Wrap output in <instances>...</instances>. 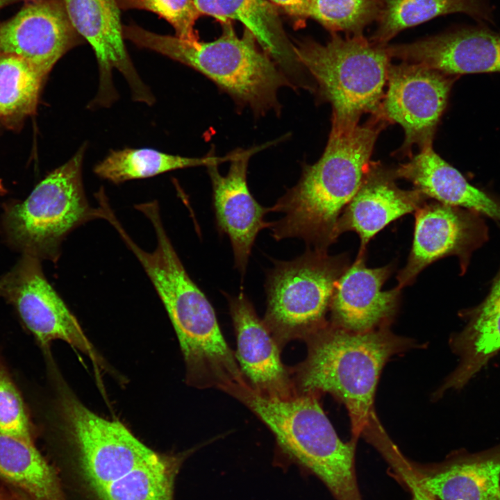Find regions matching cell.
Returning <instances> with one entry per match:
<instances>
[{"label": "cell", "mask_w": 500, "mask_h": 500, "mask_svg": "<svg viewBox=\"0 0 500 500\" xmlns=\"http://www.w3.org/2000/svg\"><path fill=\"white\" fill-rule=\"evenodd\" d=\"M0 478L33 500H66L56 472L35 444L1 432Z\"/></svg>", "instance_id": "d4e9b609"}, {"label": "cell", "mask_w": 500, "mask_h": 500, "mask_svg": "<svg viewBox=\"0 0 500 500\" xmlns=\"http://www.w3.org/2000/svg\"><path fill=\"white\" fill-rule=\"evenodd\" d=\"M456 76L415 63L390 64L387 91L376 115L402 126V151L432 144Z\"/></svg>", "instance_id": "8fae6325"}, {"label": "cell", "mask_w": 500, "mask_h": 500, "mask_svg": "<svg viewBox=\"0 0 500 500\" xmlns=\"http://www.w3.org/2000/svg\"><path fill=\"white\" fill-rule=\"evenodd\" d=\"M221 390L254 413L281 449L315 474L337 500H362L354 465L356 440L344 442L338 436L319 395L298 392L288 399L267 397L255 392L247 381Z\"/></svg>", "instance_id": "5b68a950"}, {"label": "cell", "mask_w": 500, "mask_h": 500, "mask_svg": "<svg viewBox=\"0 0 500 500\" xmlns=\"http://www.w3.org/2000/svg\"><path fill=\"white\" fill-rule=\"evenodd\" d=\"M0 297L12 303L23 323L43 347L63 340L101 364L78 320L45 277L40 259L24 253L0 278Z\"/></svg>", "instance_id": "30bf717a"}, {"label": "cell", "mask_w": 500, "mask_h": 500, "mask_svg": "<svg viewBox=\"0 0 500 500\" xmlns=\"http://www.w3.org/2000/svg\"><path fill=\"white\" fill-rule=\"evenodd\" d=\"M390 465L409 488L412 500H437L419 482L415 467L402 454L395 456Z\"/></svg>", "instance_id": "1f68e13d"}, {"label": "cell", "mask_w": 500, "mask_h": 500, "mask_svg": "<svg viewBox=\"0 0 500 500\" xmlns=\"http://www.w3.org/2000/svg\"><path fill=\"white\" fill-rule=\"evenodd\" d=\"M222 35L215 40L189 41L155 33L131 24L122 28L124 39L184 64L212 81L238 106L257 116L270 111L278 114V90L292 85L278 66L244 28L238 37L232 21L221 23Z\"/></svg>", "instance_id": "277c9868"}, {"label": "cell", "mask_w": 500, "mask_h": 500, "mask_svg": "<svg viewBox=\"0 0 500 500\" xmlns=\"http://www.w3.org/2000/svg\"><path fill=\"white\" fill-rule=\"evenodd\" d=\"M85 42L62 0L30 1L0 24V54L22 58L45 78L62 56Z\"/></svg>", "instance_id": "5bb4252c"}, {"label": "cell", "mask_w": 500, "mask_h": 500, "mask_svg": "<svg viewBox=\"0 0 500 500\" xmlns=\"http://www.w3.org/2000/svg\"><path fill=\"white\" fill-rule=\"evenodd\" d=\"M237 340L235 357L250 387L260 395L288 399L297 394L276 341L247 296L225 294Z\"/></svg>", "instance_id": "e0dca14e"}, {"label": "cell", "mask_w": 500, "mask_h": 500, "mask_svg": "<svg viewBox=\"0 0 500 500\" xmlns=\"http://www.w3.org/2000/svg\"><path fill=\"white\" fill-rule=\"evenodd\" d=\"M8 0H0V7L4 5Z\"/></svg>", "instance_id": "8d00e7d4"}, {"label": "cell", "mask_w": 500, "mask_h": 500, "mask_svg": "<svg viewBox=\"0 0 500 500\" xmlns=\"http://www.w3.org/2000/svg\"><path fill=\"white\" fill-rule=\"evenodd\" d=\"M274 142L248 149H239L230 161L228 173L222 175L218 165L207 167L212 185V206L217 228L226 235L232 247L235 267L242 277L258 234L270 228L272 222L265 216L271 207L260 205L251 193L247 184V168L251 157Z\"/></svg>", "instance_id": "4fadbf2b"}, {"label": "cell", "mask_w": 500, "mask_h": 500, "mask_svg": "<svg viewBox=\"0 0 500 500\" xmlns=\"http://www.w3.org/2000/svg\"><path fill=\"white\" fill-rule=\"evenodd\" d=\"M420 484L440 500H500V445L460 452L426 471L415 467Z\"/></svg>", "instance_id": "7402d4cb"}, {"label": "cell", "mask_w": 500, "mask_h": 500, "mask_svg": "<svg viewBox=\"0 0 500 500\" xmlns=\"http://www.w3.org/2000/svg\"><path fill=\"white\" fill-rule=\"evenodd\" d=\"M386 45L338 33L324 44L304 39L294 44L314 92L332 106L331 133L349 131L362 115L378 112L391 64Z\"/></svg>", "instance_id": "8992f818"}, {"label": "cell", "mask_w": 500, "mask_h": 500, "mask_svg": "<svg viewBox=\"0 0 500 500\" xmlns=\"http://www.w3.org/2000/svg\"><path fill=\"white\" fill-rule=\"evenodd\" d=\"M58 411L60 428L73 442L94 492L128 473L155 453L124 424L97 415L71 395L60 396Z\"/></svg>", "instance_id": "9c48e42d"}, {"label": "cell", "mask_w": 500, "mask_h": 500, "mask_svg": "<svg viewBox=\"0 0 500 500\" xmlns=\"http://www.w3.org/2000/svg\"><path fill=\"white\" fill-rule=\"evenodd\" d=\"M379 3L376 27L369 40L381 45L403 30L448 14L462 13L478 24L495 25L489 0H379Z\"/></svg>", "instance_id": "cb8c5ba5"}, {"label": "cell", "mask_w": 500, "mask_h": 500, "mask_svg": "<svg viewBox=\"0 0 500 500\" xmlns=\"http://www.w3.org/2000/svg\"><path fill=\"white\" fill-rule=\"evenodd\" d=\"M85 151L83 145L71 159L40 181L23 202L6 211V235L24 253L56 262L67 236L100 218L99 208L90 206L84 190Z\"/></svg>", "instance_id": "52a82bcc"}, {"label": "cell", "mask_w": 500, "mask_h": 500, "mask_svg": "<svg viewBox=\"0 0 500 500\" xmlns=\"http://www.w3.org/2000/svg\"><path fill=\"white\" fill-rule=\"evenodd\" d=\"M119 9L144 10L169 22L176 36L185 40H199L194 25L201 15L194 0H115Z\"/></svg>", "instance_id": "f546056e"}, {"label": "cell", "mask_w": 500, "mask_h": 500, "mask_svg": "<svg viewBox=\"0 0 500 500\" xmlns=\"http://www.w3.org/2000/svg\"><path fill=\"white\" fill-rule=\"evenodd\" d=\"M394 172L372 165L360 189L339 218L336 235L356 232L360 240L358 255L366 254L369 242L388 224L415 212L427 197L419 190L399 188Z\"/></svg>", "instance_id": "d6986e66"}, {"label": "cell", "mask_w": 500, "mask_h": 500, "mask_svg": "<svg viewBox=\"0 0 500 500\" xmlns=\"http://www.w3.org/2000/svg\"><path fill=\"white\" fill-rule=\"evenodd\" d=\"M17 500H33L26 494H21L18 497Z\"/></svg>", "instance_id": "e575fe53"}, {"label": "cell", "mask_w": 500, "mask_h": 500, "mask_svg": "<svg viewBox=\"0 0 500 500\" xmlns=\"http://www.w3.org/2000/svg\"><path fill=\"white\" fill-rule=\"evenodd\" d=\"M201 15L220 23L238 20L278 66L292 88L311 90L312 82L288 38L274 6L267 0H194Z\"/></svg>", "instance_id": "ffe728a7"}, {"label": "cell", "mask_w": 500, "mask_h": 500, "mask_svg": "<svg viewBox=\"0 0 500 500\" xmlns=\"http://www.w3.org/2000/svg\"><path fill=\"white\" fill-rule=\"evenodd\" d=\"M394 173L396 178L411 182L415 189L428 199L500 221V203L471 185L458 170L435 152L432 144L422 147Z\"/></svg>", "instance_id": "603a6c76"}, {"label": "cell", "mask_w": 500, "mask_h": 500, "mask_svg": "<svg viewBox=\"0 0 500 500\" xmlns=\"http://www.w3.org/2000/svg\"><path fill=\"white\" fill-rule=\"evenodd\" d=\"M0 500H8V499L0 492Z\"/></svg>", "instance_id": "d590c367"}, {"label": "cell", "mask_w": 500, "mask_h": 500, "mask_svg": "<svg viewBox=\"0 0 500 500\" xmlns=\"http://www.w3.org/2000/svg\"><path fill=\"white\" fill-rule=\"evenodd\" d=\"M373 117L349 131L330 133L321 158L306 165L297 184L271 207L282 215L269 228L276 240L300 238L322 251L335 242L339 218L373 165L372 153L385 123Z\"/></svg>", "instance_id": "7a4b0ae2"}, {"label": "cell", "mask_w": 500, "mask_h": 500, "mask_svg": "<svg viewBox=\"0 0 500 500\" xmlns=\"http://www.w3.org/2000/svg\"><path fill=\"white\" fill-rule=\"evenodd\" d=\"M304 341L307 356L290 372L297 392L328 393L343 403L354 440L374 412L375 392L384 365L392 356L418 344L394 334L390 326L353 332L329 320Z\"/></svg>", "instance_id": "3957f363"}, {"label": "cell", "mask_w": 500, "mask_h": 500, "mask_svg": "<svg viewBox=\"0 0 500 500\" xmlns=\"http://www.w3.org/2000/svg\"><path fill=\"white\" fill-rule=\"evenodd\" d=\"M45 78L22 58L0 54L1 125L15 128L35 113Z\"/></svg>", "instance_id": "83f0119b"}, {"label": "cell", "mask_w": 500, "mask_h": 500, "mask_svg": "<svg viewBox=\"0 0 500 500\" xmlns=\"http://www.w3.org/2000/svg\"><path fill=\"white\" fill-rule=\"evenodd\" d=\"M6 192V188L3 184L1 179H0V195H3Z\"/></svg>", "instance_id": "836d02e7"}, {"label": "cell", "mask_w": 500, "mask_h": 500, "mask_svg": "<svg viewBox=\"0 0 500 500\" xmlns=\"http://www.w3.org/2000/svg\"><path fill=\"white\" fill-rule=\"evenodd\" d=\"M272 5L281 8L297 22L303 23L309 18L312 0H267Z\"/></svg>", "instance_id": "d6a6232c"}, {"label": "cell", "mask_w": 500, "mask_h": 500, "mask_svg": "<svg viewBox=\"0 0 500 500\" xmlns=\"http://www.w3.org/2000/svg\"><path fill=\"white\" fill-rule=\"evenodd\" d=\"M464 317L465 325L449 341L458 364L434 393L435 399L463 388L500 353V273L485 300Z\"/></svg>", "instance_id": "44dd1931"}, {"label": "cell", "mask_w": 500, "mask_h": 500, "mask_svg": "<svg viewBox=\"0 0 500 500\" xmlns=\"http://www.w3.org/2000/svg\"><path fill=\"white\" fill-rule=\"evenodd\" d=\"M475 213L438 201L420 206L415 212L412 244L397 276V286L402 289L412 284L423 269L444 257L457 256L463 262L485 235Z\"/></svg>", "instance_id": "2e32d148"}, {"label": "cell", "mask_w": 500, "mask_h": 500, "mask_svg": "<svg viewBox=\"0 0 500 500\" xmlns=\"http://www.w3.org/2000/svg\"><path fill=\"white\" fill-rule=\"evenodd\" d=\"M386 49L391 58L449 75L500 72V31L486 24L456 26Z\"/></svg>", "instance_id": "9a60e30c"}, {"label": "cell", "mask_w": 500, "mask_h": 500, "mask_svg": "<svg viewBox=\"0 0 500 500\" xmlns=\"http://www.w3.org/2000/svg\"><path fill=\"white\" fill-rule=\"evenodd\" d=\"M138 210L152 225L156 238L153 251L140 248L120 221L112 226L144 269L165 308L183 353L188 383L201 389L222 390L245 381L212 304L190 278L172 245L158 202L140 203Z\"/></svg>", "instance_id": "6da1fadb"}, {"label": "cell", "mask_w": 500, "mask_h": 500, "mask_svg": "<svg viewBox=\"0 0 500 500\" xmlns=\"http://www.w3.org/2000/svg\"><path fill=\"white\" fill-rule=\"evenodd\" d=\"M183 456L155 452L119 478L94 492L100 500H173L174 485Z\"/></svg>", "instance_id": "4316f807"}, {"label": "cell", "mask_w": 500, "mask_h": 500, "mask_svg": "<svg viewBox=\"0 0 500 500\" xmlns=\"http://www.w3.org/2000/svg\"><path fill=\"white\" fill-rule=\"evenodd\" d=\"M366 254L357 256L338 281L331 299L330 322L353 332L390 326L398 311L401 289L382 287L392 273V264L369 268Z\"/></svg>", "instance_id": "ac0fdd59"}, {"label": "cell", "mask_w": 500, "mask_h": 500, "mask_svg": "<svg viewBox=\"0 0 500 500\" xmlns=\"http://www.w3.org/2000/svg\"><path fill=\"white\" fill-rule=\"evenodd\" d=\"M379 0H312L309 17L331 33L363 35L365 28L376 22Z\"/></svg>", "instance_id": "f1b7e54d"}, {"label": "cell", "mask_w": 500, "mask_h": 500, "mask_svg": "<svg viewBox=\"0 0 500 500\" xmlns=\"http://www.w3.org/2000/svg\"><path fill=\"white\" fill-rule=\"evenodd\" d=\"M76 31L95 53L99 71L97 94L90 106H110L117 98L112 71L126 78L135 101L151 105L154 97L135 70L126 51L119 8L115 0H62Z\"/></svg>", "instance_id": "7c38bea8"}, {"label": "cell", "mask_w": 500, "mask_h": 500, "mask_svg": "<svg viewBox=\"0 0 500 500\" xmlns=\"http://www.w3.org/2000/svg\"><path fill=\"white\" fill-rule=\"evenodd\" d=\"M0 432L34 444L33 426L24 400L6 367L0 362Z\"/></svg>", "instance_id": "4dcf8cb0"}, {"label": "cell", "mask_w": 500, "mask_h": 500, "mask_svg": "<svg viewBox=\"0 0 500 500\" xmlns=\"http://www.w3.org/2000/svg\"><path fill=\"white\" fill-rule=\"evenodd\" d=\"M30 1H37V0H29Z\"/></svg>", "instance_id": "74e56055"}, {"label": "cell", "mask_w": 500, "mask_h": 500, "mask_svg": "<svg viewBox=\"0 0 500 500\" xmlns=\"http://www.w3.org/2000/svg\"><path fill=\"white\" fill-rule=\"evenodd\" d=\"M345 254L309 249L292 260L274 262L265 282L263 322L282 348L305 340L324 326L338 281L349 265Z\"/></svg>", "instance_id": "ba28073f"}, {"label": "cell", "mask_w": 500, "mask_h": 500, "mask_svg": "<svg viewBox=\"0 0 500 500\" xmlns=\"http://www.w3.org/2000/svg\"><path fill=\"white\" fill-rule=\"evenodd\" d=\"M237 149L224 156L213 151L203 157H185L152 149L112 150L94 169L101 178L115 184L133 179L146 178L170 171L200 166L219 165L231 161Z\"/></svg>", "instance_id": "484cf974"}]
</instances>
